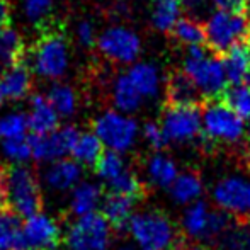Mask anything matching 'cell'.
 <instances>
[{
    "mask_svg": "<svg viewBox=\"0 0 250 250\" xmlns=\"http://www.w3.org/2000/svg\"><path fill=\"white\" fill-rule=\"evenodd\" d=\"M0 209L34 216L43 209V192L36 172L22 164H0Z\"/></svg>",
    "mask_w": 250,
    "mask_h": 250,
    "instance_id": "obj_1",
    "label": "cell"
},
{
    "mask_svg": "<svg viewBox=\"0 0 250 250\" xmlns=\"http://www.w3.org/2000/svg\"><path fill=\"white\" fill-rule=\"evenodd\" d=\"M128 231L140 250H179L186 244L182 231H179L167 214L157 209L133 214Z\"/></svg>",
    "mask_w": 250,
    "mask_h": 250,
    "instance_id": "obj_2",
    "label": "cell"
},
{
    "mask_svg": "<svg viewBox=\"0 0 250 250\" xmlns=\"http://www.w3.org/2000/svg\"><path fill=\"white\" fill-rule=\"evenodd\" d=\"M182 72L194 82L204 101H214L221 97L228 83L223 60L204 44L189 46V53L184 60Z\"/></svg>",
    "mask_w": 250,
    "mask_h": 250,
    "instance_id": "obj_3",
    "label": "cell"
},
{
    "mask_svg": "<svg viewBox=\"0 0 250 250\" xmlns=\"http://www.w3.org/2000/svg\"><path fill=\"white\" fill-rule=\"evenodd\" d=\"M204 33L208 50L218 56H223L233 46L245 43L250 38L249 19L245 14L218 10L204 24Z\"/></svg>",
    "mask_w": 250,
    "mask_h": 250,
    "instance_id": "obj_4",
    "label": "cell"
},
{
    "mask_svg": "<svg viewBox=\"0 0 250 250\" xmlns=\"http://www.w3.org/2000/svg\"><path fill=\"white\" fill-rule=\"evenodd\" d=\"M33 70L44 79H60L68 68V48L60 31L44 27V33L38 40L31 53Z\"/></svg>",
    "mask_w": 250,
    "mask_h": 250,
    "instance_id": "obj_5",
    "label": "cell"
},
{
    "mask_svg": "<svg viewBox=\"0 0 250 250\" xmlns=\"http://www.w3.org/2000/svg\"><path fill=\"white\" fill-rule=\"evenodd\" d=\"M114 230L102 213L80 216L68 227L65 242L70 250H105L112 240Z\"/></svg>",
    "mask_w": 250,
    "mask_h": 250,
    "instance_id": "obj_6",
    "label": "cell"
},
{
    "mask_svg": "<svg viewBox=\"0 0 250 250\" xmlns=\"http://www.w3.org/2000/svg\"><path fill=\"white\" fill-rule=\"evenodd\" d=\"M203 126L208 138L225 143H237L245 131L244 119L218 99L204 104Z\"/></svg>",
    "mask_w": 250,
    "mask_h": 250,
    "instance_id": "obj_7",
    "label": "cell"
},
{
    "mask_svg": "<svg viewBox=\"0 0 250 250\" xmlns=\"http://www.w3.org/2000/svg\"><path fill=\"white\" fill-rule=\"evenodd\" d=\"M94 133L112 151H126L131 148L138 135V125L128 116L116 111H107L94 121Z\"/></svg>",
    "mask_w": 250,
    "mask_h": 250,
    "instance_id": "obj_8",
    "label": "cell"
},
{
    "mask_svg": "<svg viewBox=\"0 0 250 250\" xmlns=\"http://www.w3.org/2000/svg\"><path fill=\"white\" fill-rule=\"evenodd\" d=\"M160 126L168 142H191L201 133L203 112L199 105H165Z\"/></svg>",
    "mask_w": 250,
    "mask_h": 250,
    "instance_id": "obj_9",
    "label": "cell"
},
{
    "mask_svg": "<svg viewBox=\"0 0 250 250\" xmlns=\"http://www.w3.org/2000/svg\"><path fill=\"white\" fill-rule=\"evenodd\" d=\"M62 244V228L43 213L29 216L22 223L19 250H56Z\"/></svg>",
    "mask_w": 250,
    "mask_h": 250,
    "instance_id": "obj_10",
    "label": "cell"
},
{
    "mask_svg": "<svg viewBox=\"0 0 250 250\" xmlns=\"http://www.w3.org/2000/svg\"><path fill=\"white\" fill-rule=\"evenodd\" d=\"M75 126H63L48 135H31L29 145L33 158L38 162H55L72 153V148L79 138Z\"/></svg>",
    "mask_w": 250,
    "mask_h": 250,
    "instance_id": "obj_11",
    "label": "cell"
},
{
    "mask_svg": "<svg viewBox=\"0 0 250 250\" xmlns=\"http://www.w3.org/2000/svg\"><path fill=\"white\" fill-rule=\"evenodd\" d=\"M213 198L221 209L235 214L237 220L250 218V181L242 177L221 179L213 189Z\"/></svg>",
    "mask_w": 250,
    "mask_h": 250,
    "instance_id": "obj_12",
    "label": "cell"
},
{
    "mask_svg": "<svg viewBox=\"0 0 250 250\" xmlns=\"http://www.w3.org/2000/svg\"><path fill=\"white\" fill-rule=\"evenodd\" d=\"M97 48L107 60L116 63H133L142 50L138 34L126 27H109L97 40Z\"/></svg>",
    "mask_w": 250,
    "mask_h": 250,
    "instance_id": "obj_13",
    "label": "cell"
},
{
    "mask_svg": "<svg viewBox=\"0 0 250 250\" xmlns=\"http://www.w3.org/2000/svg\"><path fill=\"white\" fill-rule=\"evenodd\" d=\"M140 199L133 196L118 194V192H107L104 201H102V214L109 221L111 228L116 235H125L128 231L129 220L133 216L136 203Z\"/></svg>",
    "mask_w": 250,
    "mask_h": 250,
    "instance_id": "obj_14",
    "label": "cell"
},
{
    "mask_svg": "<svg viewBox=\"0 0 250 250\" xmlns=\"http://www.w3.org/2000/svg\"><path fill=\"white\" fill-rule=\"evenodd\" d=\"M31 85H33V79H31V68L27 65V60L16 63L0 77V92L3 99H22L31 92Z\"/></svg>",
    "mask_w": 250,
    "mask_h": 250,
    "instance_id": "obj_15",
    "label": "cell"
},
{
    "mask_svg": "<svg viewBox=\"0 0 250 250\" xmlns=\"http://www.w3.org/2000/svg\"><path fill=\"white\" fill-rule=\"evenodd\" d=\"M80 177H82V167L79 162L70 160V158L55 160L44 172V182L58 192L77 188Z\"/></svg>",
    "mask_w": 250,
    "mask_h": 250,
    "instance_id": "obj_16",
    "label": "cell"
},
{
    "mask_svg": "<svg viewBox=\"0 0 250 250\" xmlns=\"http://www.w3.org/2000/svg\"><path fill=\"white\" fill-rule=\"evenodd\" d=\"M165 105H199L203 102L199 89L184 72H174L167 80Z\"/></svg>",
    "mask_w": 250,
    "mask_h": 250,
    "instance_id": "obj_17",
    "label": "cell"
},
{
    "mask_svg": "<svg viewBox=\"0 0 250 250\" xmlns=\"http://www.w3.org/2000/svg\"><path fill=\"white\" fill-rule=\"evenodd\" d=\"M27 123H29V129L33 131V135H48L58 129V112L50 104L46 96L43 94L33 96Z\"/></svg>",
    "mask_w": 250,
    "mask_h": 250,
    "instance_id": "obj_18",
    "label": "cell"
},
{
    "mask_svg": "<svg viewBox=\"0 0 250 250\" xmlns=\"http://www.w3.org/2000/svg\"><path fill=\"white\" fill-rule=\"evenodd\" d=\"M26 60V46L22 38L10 26L0 27V77L16 63Z\"/></svg>",
    "mask_w": 250,
    "mask_h": 250,
    "instance_id": "obj_19",
    "label": "cell"
},
{
    "mask_svg": "<svg viewBox=\"0 0 250 250\" xmlns=\"http://www.w3.org/2000/svg\"><path fill=\"white\" fill-rule=\"evenodd\" d=\"M221 60H223L228 82L242 83L250 72V41L233 46L228 53H225Z\"/></svg>",
    "mask_w": 250,
    "mask_h": 250,
    "instance_id": "obj_20",
    "label": "cell"
},
{
    "mask_svg": "<svg viewBox=\"0 0 250 250\" xmlns=\"http://www.w3.org/2000/svg\"><path fill=\"white\" fill-rule=\"evenodd\" d=\"M102 199V188L94 182H82L73 189L72 199H70V211L68 214L75 216H85L94 213Z\"/></svg>",
    "mask_w": 250,
    "mask_h": 250,
    "instance_id": "obj_21",
    "label": "cell"
},
{
    "mask_svg": "<svg viewBox=\"0 0 250 250\" xmlns=\"http://www.w3.org/2000/svg\"><path fill=\"white\" fill-rule=\"evenodd\" d=\"M143 96L138 92L135 83L131 79L126 75L116 77L114 83H112V102L121 112H135L142 105Z\"/></svg>",
    "mask_w": 250,
    "mask_h": 250,
    "instance_id": "obj_22",
    "label": "cell"
},
{
    "mask_svg": "<svg viewBox=\"0 0 250 250\" xmlns=\"http://www.w3.org/2000/svg\"><path fill=\"white\" fill-rule=\"evenodd\" d=\"M128 77L143 97H155L158 94L160 75H158V70L150 63H135L129 68Z\"/></svg>",
    "mask_w": 250,
    "mask_h": 250,
    "instance_id": "obj_23",
    "label": "cell"
},
{
    "mask_svg": "<svg viewBox=\"0 0 250 250\" xmlns=\"http://www.w3.org/2000/svg\"><path fill=\"white\" fill-rule=\"evenodd\" d=\"M22 221L12 209H0V250H19Z\"/></svg>",
    "mask_w": 250,
    "mask_h": 250,
    "instance_id": "obj_24",
    "label": "cell"
},
{
    "mask_svg": "<svg viewBox=\"0 0 250 250\" xmlns=\"http://www.w3.org/2000/svg\"><path fill=\"white\" fill-rule=\"evenodd\" d=\"M102 142L97 138L96 133H82L77 138L72 148L73 160L87 167H96L99 158L102 157Z\"/></svg>",
    "mask_w": 250,
    "mask_h": 250,
    "instance_id": "obj_25",
    "label": "cell"
},
{
    "mask_svg": "<svg viewBox=\"0 0 250 250\" xmlns=\"http://www.w3.org/2000/svg\"><path fill=\"white\" fill-rule=\"evenodd\" d=\"M203 192V181L198 172L188 170L184 174H179L174 184L170 186V194L177 203H191Z\"/></svg>",
    "mask_w": 250,
    "mask_h": 250,
    "instance_id": "obj_26",
    "label": "cell"
},
{
    "mask_svg": "<svg viewBox=\"0 0 250 250\" xmlns=\"http://www.w3.org/2000/svg\"><path fill=\"white\" fill-rule=\"evenodd\" d=\"M181 9V0H155L153 12H151V22H153L155 29L162 31V33H170L172 27L179 21Z\"/></svg>",
    "mask_w": 250,
    "mask_h": 250,
    "instance_id": "obj_27",
    "label": "cell"
},
{
    "mask_svg": "<svg viewBox=\"0 0 250 250\" xmlns=\"http://www.w3.org/2000/svg\"><path fill=\"white\" fill-rule=\"evenodd\" d=\"M220 101L227 104L242 119H250V85L247 82L231 83L221 94Z\"/></svg>",
    "mask_w": 250,
    "mask_h": 250,
    "instance_id": "obj_28",
    "label": "cell"
},
{
    "mask_svg": "<svg viewBox=\"0 0 250 250\" xmlns=\"http://www.w3.org/2000/svg\"><path fill=\"white\" fill-rule=\"evenodd\" d=\"M209 218L211 211L208 209V204L203 203V201H198L184 213L182 227H184L186 233L191 235V237H206Z\"/></svg>",
    "mask_w": 250,
    "mask_h": 250,
    "instance_id": "obj_29",
    "label": "cell"
},
{
    "mask_svg": "<svg viewBox=\"0 0 250 250\" xmlns=\"http://www.w3.org/2000/svg\"><path fill=\"white\" fill-rule=\"evenodd\" d=\"M221 250H250V223L235 220L220 237Z\"/></svg>",
    "mask_w": 250,
    "mask_h": 250,
    "instance_id": "obj_30",
    "label": "cell"
},
{
    "mask_svg": "<svg viewBox=\"0 0 250 250\" xmlns=\"http://www.w3.org/2000/svg\"><path fill=\"white\" fill-rule=\"evenodd\" d=\"M172 36L188 46H201L206 44V33H204V26L199 21L192 19V17H186V19H179L175 26L172 27Z\"/></svg>",
    "mask_w": 250,
    "mask_h": 250,
    "instance_id": "obj_31",
    "label": "cell"
},
{
    "mask_svg": "<svg viewBox=\"0 0 250 250\" xmlns=\"http://www.w3.org/2000/svg\"><path fill=\"white\" fill-rule=\"evenodd\" d=\"M148 175L151 182L160 188H168L177 179V167L168 157L157 153L148 160Z\"/></svg>",
    "mask_w": 250,
    "mask_h": 250,
    "instance_id": "obj_32",
    "label": "cell"
},
{
    "mask_svg": "<svg viewBox=\"0 0 250 250\" xmlns=\"http://www.w3.org/2000/svg\"><path fill=\"white\" fill-rule=\"evenodd\" d=\"M48 101L58 112V116H72L77 107V97L72 87L65 83H55L48 90Z\"/></svg>",
    "mask_w": 250,
    "mask_h": 250,
    "instance_id": "obj_33",
    "label": "cell"
},
{
    "mask_svg": "<svg viewBox=\"0 0 250 250\" xmlns=\"http://www.w3.org/2000/svg\"><path fill=\"white\" fill-rule=\"evenodd\" d=\"M126 168H128V165H126L125 158H123L118 151L109 150V151H105V153H102V157L99 158L96 167H94V170H96V174L107 184L112 179L121 175Z\"/></svg>",
    "mask_w": 250,
    "mask_h": 250,
    "instance_id": "obj_34",
    "label": "cell"
},
{
    "mask_svg": "<svg viewBox=\"0 0 250 250\" xmlns=\"http://www.w3.org/2000/svg\"><path fill=\"white\" fill-rule=\"evenodd\" d=\"M29 123L27 116L21 112H12L3 118H0V138L2 140H14V138H24Z\"/></svg>",
    "mask_w": 250,
    "mask_h": 250,
    "instance_id": "obj_35",
    "label": "cell"
},
{
    "mask_svg": "<svg viewBox=\"0 0 250 250\" xmlns=\"http://www.w3.org/2000/svg\"><path fill=\"white\" fill-rule=\"evenodd\" d=\"M55 0H24V12L34 24L46 27Z\"/></svg>",
    "mask_w": 250,
    "mask_h": 250,
    "instance_id": "obj_36",
    "label": "cell"
},
{
    "mask_svg": "<svg viewBox=\"0 0 250 250\" xmlns=\"http://www.w3.org/2000/svg\"><path fill=\"white\" fill-rule=\"evenodd\" d=\"M2 151L5 153V157L17 164L29 160L33 157L31 153V145L29 140L26 138H14V140H3L2 142Z\"/></svg>",
    "mask_w": 250,
    "mask_h": 250,
    "instance_id": "obj_37",
    "label": "cell"
},
{
    "mask_svg": "<svg viewBox=\"0 0 250 250\" xmlns=\"http://www.w3.org/2000/svg\"><path fill=\"white\" fill-rule=\"evenodd\" d=\"M143 135H145L146 142L150 143V146H153L155 150L165 148L168 143L164 129H162V126L157 125V123H146V125L143 126Z\"/></svg>",
    "mask_w": 250,
    "mask_h": 250,
    "instance_id": "obj_38",
    "label": "cell"
},
{
    "mask_svg": "<svg viewBox=\"0 0 250 250\" xmlns=\"http://www.w3.org/2000/svg\"><path fill=\"white\" fill-rule=\"evenodd\" d=\"M211 2L218 7V10H223V12L245 14L250 0H211Z\"/></svg>",
    "mask_w": 250,
    "mask_h": 250,
    "instance_id": "obj_39",
    "label": "cell"
},
{
    "mask_svg": "<svg viewBox=\"0 0 250 250\" xmlns=\"http://www.w3.org/2000/svg\"><path fill=\"white\" fill-rule=\"evenodd\" d=\"M77 38H79L80 44H83L87 48L96 44V31H94V26L89 21H82L77 26Z\"/></svg>",
    "mask_w": 250,
    "mask_h": 250,
    "instance_id": "obj_40",
    "label": "cell"
},
{
    "mask_svg": "<svg viewBox=\"0 0 250 250\" xmlns=\"http://www.w3.org/2000/svg\"><path fill=\"white\" fill-rule=\"evenodd\" d=\"M10 26V3L9 0H0V27Z\"/></svg>",
    "mask_w": 250,
    "mask_h": 250,
    "instance_id": "obj_41",
    "label": "cell"
},
{
    "mask_svg": "<svg viewBox=\"0 0 250 250\" xmlns=\"http://www.w3.org/2000/svg\"><path fill=\"white\" fill-rule=\"evenodd\" d=\"M182 2V7L189 12H194L198 14L199 10H203L204 7V0H181Z\"/></svg>",
    "mask_w": 250,
    "mask_h": 250,
    "instance_id": "obj_42",
    "label": "cell"
},
{
    "mask_svg": "<svg viewBox=\"0 0 250 250\" xmlns=\"http://www.w3.org/2000/svg\"><path fill=\"white\" fill-rule=\"evenodd\" d=\"M179 250H211V249H208V247H199V245H188V244H184Z\"/></svg>",
    "mask_w": 250,
    "mask_h": 250,
    "instance_id": "obj_43",
    "label": "cell"
},
{
    "mask_svg": "<svg viewBox=\"0 0 250 250\" xmlns=\"http://www.w3.org/2000/svg\"><path fill=\"white\" fill-rule=\"evenodd\" d=\"M116 250H136L135 245H131V244H123V245H119Z\"/></svg>",
    "mask_w": 250,
    "mask_h": 250,
    "instance_id": "obj_44",
    "label": "cell"
},
{
    "mask_svg": "<svg viewBox=\"0 0 250 250\" xmlns=\"http://www.w3.org/2000/svg\"><path fill=\"white\" fill-rule=\"evenodd\" d=\"M247 167H249V170H250V150H249V153H247Z\"/></svg>",
    "mask_w": 250,
    "mask_h": 250,
    "instance_id": "obj_45",
    "label": "cell"
},
{
    "mask_svg": "<svg viewBox=\"0 0 250 250\" xmlns=\"http://www.w3.org/2000/svg\"><path fill=\"white\" fill-rule=\"evenodd\" d=\"M247 140H249V143H250V126H249V129H247Z\"/></svg>",
    "mask_w": 250,
    "mask_h": 250,
    "instance_id": "obj_46",
    "label": "cell"
},
{
    "mask_svg": "<svg viewBox=\"0 0 250 250\" xmlns=\"http://www.w3.org/2000/svg\"><path fill=\"white\" fill-rule=\"evenodd\" d=\"M2 102H3V96H2V92H0V105H2Z\"/></svg>",
    "mask_w": 250,
    "mask_h": 250,
    "instance_id": "obj_47",
    "label": "cell"
},
{
    "mask_svg": "<svg viewBox=\"0 0 250 250\" xmlns=\"http://www.w3.org/2000/svg\"><path fill=\"white\" fill-rule=\"evenodd\" d=\"M245 80H247V83L250 85V72H249V75H247V79H245Z\"/></svg>",
    "mask_w": 250,
    "mask_h": 250,
    "instance_id": "obj_48",
    "label": "cell"
},
{
    "mask_svg": "<svg viewBox=\"0 0 250 250\" xmlns=\"http://www.w3.org/2000/svg\"><path fill=\"white\" fill-rule=\"evenodd\" d=\"M249 27H250V19H249ZM249 40H250V38H249Z\"/></svg>",
    "mask_w": 250,
    "mask_h": 250,
    "instance_id": "obj_49",
    "label": "cell"
}]
</instances>
